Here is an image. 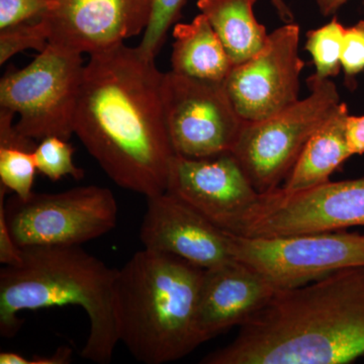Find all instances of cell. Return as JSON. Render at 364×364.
<instances>
[{
    "mask_svg": "<svg viewBox=\"0 0 364 364\" xmlns=\"http://www.w3.org/2000/svg\"><path fill=\"white\" fill-rule=\"evenodd\" d=\"M90 56L74 134L117 186L146 198L165 193L176 153L163 107L162 72L124 43Z\"/></svg>",
    "mask_w": 364,
    "mask_h": 364,
    "instance_id": "1",
    "label": "cell"
},
{
    "mask_svg": "<svg viewBox=\"0 0 364 364\" xmlns=\"http://www.w3.org/2000/svg\"><path fill=\"white\" fill-rule=\"evenodd\" d=\"M364 355V267L280 289L203 364H344Z\"/></svg>",
    "mask_w": 364,
    "mask_h": 364,
    "instance_id": "2",
    "label": "cell"
},
{
    "mask_svg": "<svg viewBox=\"0 0 364 364\" xmlns=\"http://www.w3.org/2000/svg\"><path fill=\"white\" fill-rule=\"evenodd\" d=\"M18 267L0 272V333L11 338L23 322L18 314L65 305L79 306L90 330L81 356L98 364L111 363L119 343L114 314L117 269L80 246L23 248Z\"/></svg>",
    "mask_w": 364,
    "mask_h": 364,
    "instance_id": "3",
    "label": "cell"
},
{
    "mask_svg": "<svg viewBox=\"0 0 364 364\" xmlns=\"http://www.w3.org/2000/svg\"><path fill=\"white\" fill-rule=\"evenodd\" d=\"M203 270L177 256L146 248L117 269V335L136 360L172 363L203 344L196 313Z\"/></svg>",
    "mask_w": 364,
    "mask_h": 364,
    "instance_id": "4",
    "label": "cell"
},
{
    "mask_svg": "<svg viewBox=\"0 0 364 364\" xmlns=\"http://www.w3.org/2000/svg\"><path fill=\"white\" fill-rule=\"evenodd\" d=\"M306 83L305 100L261 121L245 122L231 151L258 193L280 188L306 142L341 104L331 79L313 74Z\"/></svg>",
    "mask_w": 364,
    "mask_h": 364,
    "instance_id": "5",
    "label": "cell"
},
{
    "mask_svg": "<svg viewBox=\"0 0 364 364\" xmlns=\"http://www.w3.org/2000/svg\"><path fill=\"white\" fill-rule=\"evenodd\" d=\"M82 54L49 44L21 70L0 81V109L18 114L16 130L33 140L74 134L85 71Z\"/></svg>",
    "mask_w": 364,
    "mask_h": 364,
    "instance_id": "6",
    "label": "cell"
},
{
    "mask_svg": "<svg viewBox=\"0 0 364 364\" xmlns=\"http://www.w3.org/2000/svg\"><path fill=\"white\" fill-rule=\"evenodd\" d=\"M364 227V177L315 188L259 193L227 232L251 238L345 231Z\"/></svg>",
    "mask_w": 364,
    "mask_h": 364,
    "instance_id": "7",
    "label": "cell"
},
{
    "mask_svg": "<svg viewBox=\"0 0 364 364\" xmlns=\"http://www.w3.org/2000/svg\"><path fill=\"white\" fill-rule=\"evenodd\" d=\"M227 234L235 259L261 273L277 291L364 267V234L347 230L270 238Z\"/></svg>",
    "mask_w": 364,
    "mask_h": 364,
    "instance_id": "8",
    "label": "cell"
},
{
    "mask_svg": "<svg viewBox=\"0 0 364 364\" xmlns=\"http://www.w3.org/2000/svg\"><path fill=\"white\" fill-rule=\"evenodd\" d=\"M7 224L21 248L80 246L111 232L119 207L111 189L88 186L57 193L18 196L4 203Z\"/></svg>",
    "mask_w": 364,
    "mask_h": 364,
    "instance_id": "9",
    "label": "cell"
},
{
    "mask_svg": "<svg viewBox=\"0 0 364 364\" xmlns=\"http://www.w3.org/2000/svg\"><path fill=\"white\" fill-rule=\"evenodd\" d=\"M162 100L174 153L200 159L231 152L245 121L223 82L163 73Z\"/></svg>",
    "mask_w": 364,
    "mask_h": 364,
    "instance_id": "10",
    "label": "cell"
},
{
    "mask_svg": "<svg viewBox=\"0 0 364 364\" xmlns=\"http://www.w3.org/2000/svg\"><path fill=\"white\" fill-rule=\"evenodd\" d=\"M299 35L296 23L277 28L257 54L232 67L223 81L244 121L267 119L299 100V77L305 67L299 55Z\"/></svg>",
    "mask_w": 364,
    "mask_h": 364,
    "instance_id": "11",
    "label": "cell"
},
{
    "mask_svg": "<svg viewBox=\"0 0 364 364\" xmlns=\"http://www.w3.org/2000/svg\"><path fill=\"white\" fill-rule=\"evenodd\" d=\"M49 44L95 54L144 33L153 0H51Z\"/></svg>",
    "mask_w": 364,
    "mask_h": 364,
    "instance_id": "12",
    "label": "cell"
},
{
    "mask_svg": "<svg viewBox=\"0 0 364 364\" xmlns=\"http://www.w3.org/2000/svg\"><path fill=\"white\" fill-rule=\"evenodd\" d=\"M166 191L225 231L259 195L232 152L200 159L176 155Z\"/></svg>",
    "mask_w": 364,
    "mask_h": 364,
    "instance_id": "13",
    "label": "cell"
},
{
    "mask_svg": "<svg viewBox=\"0 0 364 364\" xmlns=\"http://www.w3.org/2000/svg\"><path fill=\"white\" fill-rule=\"evenodd\" d=\"M140 238L144 248L171 254L203 269L236 260L227 232L167 191L147 198Z\"/></svg>",
    "mask_w": 364,
    "mask_h": 364,
    "instance_id": "14",
    "label": "cell"
},
{
    "mask_svg": "<svg viewBox=\"0 0 364 364\" xmlns=\"http://www.w3.org/2000/svg\"><path fill=\"white\" fill-rule=\"evenodd\" d=\"M275 291L261 273L240 261L203 270L196 313L202 343L240 327L267 306Z\"/></svg>",
    "mask_w": 364,
    "mask_h": 364,
    "instance_id": "15",
    "label": "cell"
},
{
    "mask_svg": "<svg viewBox=\"0 0 364 364\" xmlns=\"http://www.w3.org/2000/svg\"><path fill=\"white\" fill-rule=\"evenodd\" d=\"M348 107L340 104L334 116L306 142L282 188L299 191L329 181L333 172L353 156L347 139Z\"/></svg>",
    "mask_w": 364,
    "mask_h": 364,
    "instance_id": "16",
    "label": "cell"
},
{
    "mask_svg": "<svg viewBox=\"0 0 364 364\" xmlns=\"http://www.w3.org/2000/svg\"><path fill=\"white\" fill-rule=\"evenodd\" d=\"M172 70L188 77L223 82L233 64L203 14L191 23H177L173 28Z\"/></svg>",
    "mask_w": 364,
    "mask_h": 364,
    "instance_id": "17",
    "label": "cell"
},
{
    "mask_svg": "<svg viewBox=\"0 0 364 364\" xmlns=\"http://www.w3.org/2000/svg\"><path fill=\"white\" fill-rule=\"evenodd\" d=\"M257 0H198V7L210 21L233 66L247 61L267 44V28L254 16Z\"/></svg>",
    "mask_w": 364,
    "mask_h": 364,
    "instance_id": "18",
    "label": "cell"
},
{
    "mask_svg": "<svg viewBox=\"0 0 364 364\" xmlns=\"http://www.w3.org/2000/svg\"><path fill=\"white\" fill-rule=\"evenodd\" d=\"M346 28L334 18L330 23L306 33V50L312 56L315 75L334 77L341 70V52Z\"/></svg>",
    "mask_w": 364,
    "mask_h": 364,
    "instance_id": "19",
    "label": "cell"
},
{
    "mask_svg": "<svg viewBox=\"0 0 364 364\" xmlns=\"http://www.w3.org/2000/svg\"><path fill=\"white\" fill-rule=\"evenodd\" d=\"M36 146L0 145V184L23 200H28L33 193L38 171L33 154Z\"/></svg>",
    "mask_w": 364,
    "mask_h": 364,
    "instance_id": "20",
    "label": "cell"
},
{
    "mask_svg": "<svg viewBox=\"0 0 364 364\" xmlns=\"http://www.w3.org/2000/svg\"><path fill=\"white\" fill-rule=\"evenodd\" d=\"M73 146L65 139L57 136H46L33 149V159L38 171L57 181L65 176L81 179L85 171L73 162Z\"/></svg>",
    "mask_w": 364,
    "mask_h": 364,
    "instance_id": "21",
    "label": "cell"
},
{
    "mask_svg": "<svg viewBox=\"0 0 364 364\" xmlns=\"http://www.w3.org/2000/svg\"><path fill=\"white\" fill-rule=\"evenodd\" d=\"M184 1L153 0L149 21L144 31L142 41L136 47L144 56L155 59L164 44L169 28L178 18Z\"/></svg>",
    "mask_w": 364,
    "mask_h": 364,
    "instance_id": "22",
    "label": "cell"
},
{
    "mask_svg": "<svg viewBox=\"0 0 364 364\" xmlns=\"http://www.w3.org/2000/svg\"><path fill=\"white\" fill-rule=\"evenodd\" d=\"M49 45V30L45 21H30L0 31V64L26 50L43 52Z\"/></svg>",
    "mask_w": 364,
    "mask_h": 364,
    "instance_id": "23",
    "label": "cell"
},
{
    "mask_svg": "<svg viewBox=\"0 0 364 364\" xmlns=\"http://www.w3.org/2000/svg\"><path fill=\"white\" fill-rule=\"evenodd\" d=\"M51 6V0H0V31L39 21Z\"/></svg>",
    "mask_w": 364,
    "mask_h": 364,
    "instance_id": "24",
    "label": "cell"
},
{
    "mask_svg": "<svg viewBox=\"0 0 364 364\" xmlns=\"http://www.w3.org/2000/svg\"><path fill=\"white\" fill-rule=\"evenodd\" d=\"M341 68L348 85L364 71V21L346 28L341 52Z\"/></svg>",
    "mask_w": 364,
    "mask_h": 364,
    "instance_id": "25",
    "label": "cell"
},
{
    "mask_svg": "<svg viewBox=\"0 0 364 364\" xmlns=\"http://www.w3.org/2000/svg\"><path fill=\"white\" fill-rule=\"evenodd\" d=\"M6 188L0 184V263L4 267H18L23 260V248L14 241L4 212Z\"/></svg>",
    "mask_w": 364,
    "mask_h": 364,
    "instance_id": "26",
    "label": "cell"
},
{
    "mask_svg": "<svg viewBox=\"0 0 364 364\" xmlns=\"http://www.w3.org/2000/svg\"><path fill=\"white\" fill-rule=\"evenodd\" d=\"M347 139L352 155L364 154V116H349Z\"/></svg>",
    "mask_w": 364,
    "mask_h": 364,
    "instance_id": "27",
    "label": "cell"
},
{
    "mask_svg": "<svg viewBox=\"0 0 364 364\" xmlns=\"http://www.w3.org/2000/svg\"><path fill=\"white\" fill-rule=\"evenodd\" d=\"M72 349L69 346H60L53 355H35L28 359V364H66L71 361Z\"/></svg>",
    "mask_w": 364,
    "mask_h": 364,
    "instance_id": "28",
    "label": "cell"
},
{
    "mask_svg": "<svg viewBox=\"0 0 364 364\" xmlns=\"http://www.w3.org/2000/svg\"><path fill=\"white\" fill-rule=\"evenodd\" d=\"M349 0H316L318 11L325 16L336 13L340 7L343 6Z\"/></svg>",
    "mask_w": 364,
    "mask_h": 364,
    "instance_id": "29",
    "label": "cell"
},
{
    "mask_svg": "<svg viewBox=\"0 0 364 364\" xmlns=\"http://www.w3.org/2000/svg\"><path fill=\"white\" fill-rule=\"evenodd\" d=\"M277 14H279L280 20L284 23H293L294 14L291 7L287 6L284 0H270Z\"/></svg>",
    "mask_w": 364,
    "mask_h": 364,
    "instance_id": "30",
    "label": "cell"
},
{
    "mask_svg": "<svg viewBox=\"0 0 364 364\" xmlns=\"http://www.w3.org/2000/svg\"><path fill=\"white\" fill-rule=\"evenodd\" d=\"M28 359L18 352L2 351L0 353L1 364H28Z\"/></svg>",
    "mask_w": 364,
    "mask_h": 364,
    "instance_id": "31",
    "label": "cell"
}]
</instances>
